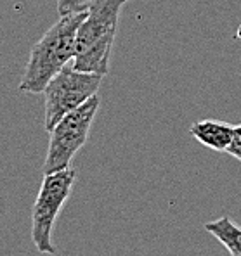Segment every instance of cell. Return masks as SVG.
I'll use <instances>...</instances> for the list:
<instances>
[{"label":"cell","mask_w":241,"mask_h":256,"mask_svg":"<svg viewBox=\"0 0 241 256\" xmlns=\"http://www.w3.org/2000/svg\"><path fill=\"white\" fill-rule=\"evenodd\" d=\"M84 18L85 12L63 14L33 45L20 84L21 92L42 94L49 82L73 61L77 30Z\"/></svg>","instance_id":"1"},{"label":"cell","mask_w":241,"mask_h":256,"mask_svg":"<svg viewBox=\"0 0 241 256\" xmlns=\"http://www.w3.org/2000/svg\"><path fill=\"white\" fill-rule=\"evenodd\" d=\"M125 0H94L77 30L71 66L78 71L108 74L118 16Z\"/></svg>","instance_id":"2"},{"label":"cell","mask_w":241,"mask_h":256,"mask_svg":"<svg viewBox=\"0 0 241 256\" xmlns=\"http://www.w3.org/2000/svg\"><path fill=\"white\" fill-rule=\"evenodd\" d=\"M97 109H99V97L96 94L56 123L51 130L47 156L42 166L44 175L71 166L75 154L87 142Z\"/></svg>","instance_id":"3"},{"label":"cell","mask_w":241,"mask_h":256,"mask_svg":"<svg viewBox=\"0 0 241 256\" xmlns=\"http://www.w3.org/2000/svg\"><path fill=\"white\" fill-rule=\"evenodd\" d=\"M75 178L77 172L71 166L44 175L42 186L32 210V240L42 254H56L52 230L63 206L70 198Z\"/></svg>","instance_id":"4"},{"label":"cell","mask_w":241,"mask_h":256,"mask_svg":"<svg viewBox=\"0 0 241 256\" xmlns=\"http://www.w3.org/2000/svg\"><path fill=\"white\" fill-rule=\"evenodd\" d=\"M101 82H103L101 74L78 71L73 66L63 68L42 92L45 97V130L51 132L63 116L96 96Z\"/></svg>","instance_id":"5"},{"label":"cell","mask_w":241,"mask_h":256,"mask_svg":"<svg viewBox=\"0 0 241 256\" xmlns=\"http://www.w3.org/2000/svg\"><path fill=\"white\" fill-rule=\"evenodd\" d=\"M191 135L205 148L225 152L232 138V125L215 120H201L193 123L189 128Z\"/></svg>","instance_id":"6"},{"label":"cell","mask_w":241,"mask_h":256,"mask_svg":"<svg viewBox=\"0 0 241 256\" xmlns=\"http://www.w3.org/2000/svg\"><path fill=\"white\" fill-rule=\"evenodd\" d=\"M205 230L212 234L232 256H241V227L229 216L205 224Z\"/></svg>","instance_id":"7"},{"label":"cell","mask_w":241,"mask_h":256,"mask_svg":"<svg viewBox=\"0 0 241 256\" xmlns=\"http://www.w3.org/2000/svg\"><path fill=\"white\" fill-rule=\"evenodd\" d=\"M94 0H56L59 16L73 12H85Z\"/></svg>","instance_id":"8"},{"label":"cell","mask_w":241,"mask_h":256,"mask_svg":"<svg viewBox=\"0 0 241 256\" xmlns=\"http://www.w3.org/2000/svg\"><path fill=\"white\" fill-rule=\"evenodd\" d=\"M227 154H231L232 158L241 161V125L238 126H232V138H231V144H229Z\"/></svg>","instance_id":"9"},{"label":"cell","mask_w":241,"mask_h":256,"mask_svg":"<svg viewBox=\"0 0 241 256\" xmlns=\"http://www.w3.org/2000/svg\"><path fill=\"white\" fill-rule=\"evenodd\" d=\"M125 2H130V0H125Z\"/></svg>","instance_id":"10"}]
</instances>
